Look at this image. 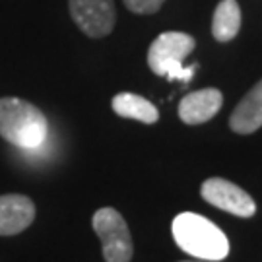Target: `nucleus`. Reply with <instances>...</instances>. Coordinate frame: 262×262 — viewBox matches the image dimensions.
Here are the masks:
<instances>
[{
  "label": "nucleus",
  "mask_w": 262,
  "mask_h": 262,
  "mask_svg": "<svg viewBox=\"0 0 262 262\" xmlns=\"http://www.w3.org/2000/svg\"><path fill=\"white\" fill-rule=\"evenodd\" d=\"M43 111L18 97H0V136L21 150H35L47 138Z\"/></svg>",
  "instance_id": "f257e3e1"
},
{
  "label": "nucleus",
  "mask_w": 262,
  "mask_h": 262,
  "mask_svg": "<svg viewBox=\"0 0 262 262\" xmlns=\"http://www.w3.org/2000/svg\"><path fill=\"white\" fill-rule=\"evenodd\" d=\"M175 243L198 260L217 262L224 260L229 253V241L225 233L204 215L185 212L173 220Z\"/></svg>",
  "instance_id": "f03ea898"
},
{
  "label": "nucleus",
  "mask_w": 262,
  "mask_h": 262,
  "mask_svg": "<svg viewBox=\"0 0 262 262\" xmlns=\"http://www.w3.org/2000/svg\"><path fill=\"white\" fill-rule=\"evenodd\" d=\"M194 45H196L194 37L188 33L181 31L161 33L150 45L148 64L154 70V74L165 76L167 80L188 82L194 76L196 64L185 66V58L194 51Z\"/></svg>",
  "instance_id": "7ed1b4c3"
},
{
  "label": "nucleus",
  "mask_w": 262,
  "mask_h": 262,
  "mask_svg": "<svg viewBox=\"0 0 262 262\" xmlns=\"http://www.w3.org/2000/svg\"><path fill=\"white\" fill-rule=\"evenodd\" d=\"M94 231L101 241L105 262H130L134 254L128 225L115 208H99L92 220Z\"/></svg>",
  "instance_id": "20e7f679"
},
{
  "label": "nucleus",
  "mask_w": 262,
  "mask_h": 262,
  "mask_svg": "<svg viewBox=\"0 0 262 262\" xmlns=\"http://www.w3.org/2000/svg\"><path fill=\"white\" fill-rule=\"evenodd\" d=\"M70 16L88 37L99 39L109 35L117 21L113 0H68Z\"/></svg>",
  "instance_id": "39448f33"
},
{
  "label": "nucleus",
  "mask_w": 262,
  "mask_h": 262,
  "mask_svg": "<svg viewBox=\"0 0 262 262\" xmlns=\"http://www.w3.org/2000/svg\"><path fill=\"white\" fill-rule=\"evenodd\" d=\"M200 194L212 206L233 215H239V217H251L256 212V204L251 198V194H247V190L233 185L231 181H225V179H206L200 188Z\"/></svg>",
  "instance_id": "423d86ee"
},
{
  "label": "nucleus",
  "mask_w": 262,
  "mask_h": 262,
  "mask_svg": "<svg viewBox=\"0 0 262 262\" xmlns=\"http://www.w3.org/2000/svg\"><path fill=\"white\" fill-rule=\"evenodd\" d=\"M35 220V204L24 194L0 196V235L10 237L26 231Z\"/></svg>",
  "instance_id": "0eeeda50"
},
{
  "label": "nucleus",
  "mask_w": 262,
  "mask_h": 262,
  "mask_svg": "<svg viewBox=\"0 0 262 262\" xmlns=\"http://www.w3.org/2000/svg\"><path fill=\"white\" fill-rule=\"evenodd\" d=\"M224 95L214 88L198 90L183 97L179 103V119L185 124H202L215 117V113L222 109Z\"/></svg>",
  "instance_id": "6e6552de"
},
{
  "label": "nucleus",
  "mask_w": 262,
  "mask_h": 262,
  "mask_svg": "<svg viewBox=\"0 0 262 262\" xmlns=\"http://www.w3.org/2000/svg\"><path fill=\"white\" fill-rule=\"evenodd\" d=\"M229 126L237 134H253L262 126V80L235 107Z\"/></svg>",
  "instance_id": "1a4fd4ad"
},
{
  "label": "nucleus",
  "mask_w": 262,
  "mask_h": 262,
  "mask_svg": "<svg viewBox=\"0 0 262 262\" xmlns=\"http://www.w3.org/2000/svg\"><path fill=\"white\" fill-rule=\"evenodd\" d=\"M113 111L122 119H132L144 124H154L159 119V111L156 105L142 95L128 94V92L113 97Z\"/></svg>",
  "instance_id": "9d476101"
},
{
  "label": "nucleus",
  "mask_w": 262,
  "mask_h": 262,
  "mask_svg": "<svg viewBox=\"0 0 262 262\" xmlns=\"http://www.w3.org/2000/svg\"><path fill=\"white\" fill-rule=\"evenodd\" d=\"M241 29V8L237 0H222L214 12L212 19V33L217 41H231L237 37Z\"/></svg>",
  "instance_id": "9b49d317"
},
{
  "label": "nucleus",
  "mask_w": 262,
  "mask_h": 262,
  "mask_svg": "<svg viewBox=\"0 0 262 262\" xmlns=\"http://www.w3.org/2000/svg\"><path fill=\"white\" fill-rule=\"evenodd\" d=\"M165 0H124V6L134 14H156Z\"/></svg>",
  "instance_id": "f8f14e48"
},
{
  "label": "nucleus",
  "mask_w": 262,
  "mask_h": 262,
  "mask_svg": "<svg viewBox=\"0 0 262 262\" xmlns=\"http://www.w3.org/2000/svg\"><path fill=\"white\" fill-rule=\"evenodd\" d=\"M185 262H206V260H185Z\"/></svg>",
  "instance_id": "ddd939ff"
}]
</instances>
